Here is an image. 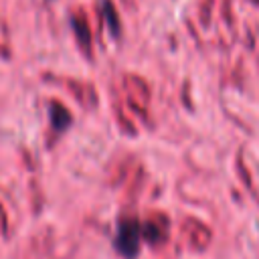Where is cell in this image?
<instances>
[{"mask_svg":"<svg viewBox=\"0 0 259 259\" xmlns=\"http://www.w3.org/2000/svg\"><path fill=\"white\" fill-rule=\"evenodd\" d=\"M140 241H142V229L136 221H121L117 225V235H115V249L125 257L134 259L140 251Z\"/></svg>","mask_w":259,"mask_h":259,"instance_id":"6da1fadb","label":"cell"},{"mask_svg":"<svg viewBox=\"0 0 259 259\" xmlns=\"http://www.w3.org/2000/svg\"><path fill=\"white\" fill-rule=\"evenodd\" d=\"M51 117H53V125L57 127V130H63L67 123H69V115H67V111L61 107V105H57V103H53L51 105Z\"/></svg>","mask_w":259,"mask_h":259,"instance_id":"7a4b0ae2","label":"cell"}]
</instances>
